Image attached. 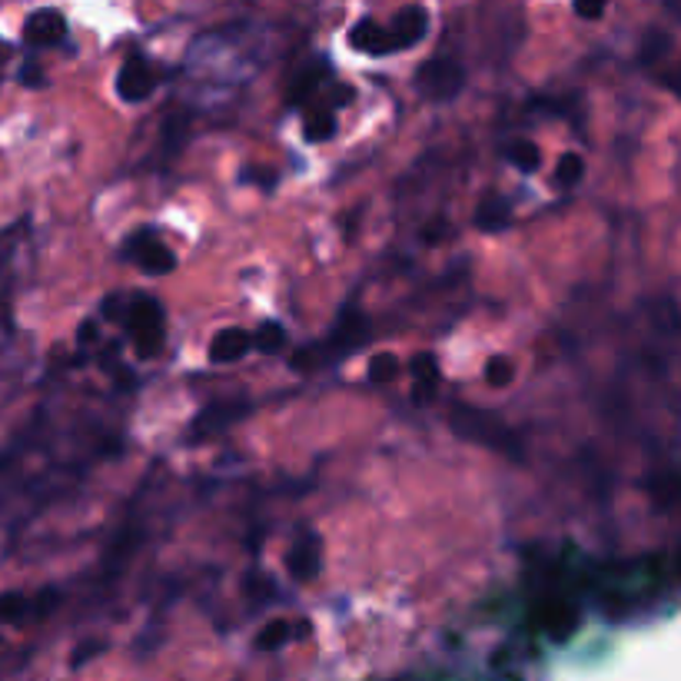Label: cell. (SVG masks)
<instances>
[{"instance_id":"obj_1","label":"cell","mask_w":681,"mask_h":681,"mask_svg":"<svg viewBox=\"0 0 681 681\" xmlns=\"http://www.w3.org/2000/svg\"><path fill=\"white\" fill-rule=\"evenodd\" d=\"M449 426L459 439H466L472 446H485L512 462H525L522 439L495 413H485V409H472V405H456L449 413Z\"/></svg>"},{"instance_id":"obj_2","label":"cell","mask_w":681,"mask_h":681,"mask_svg":"<svg viewBox=\"0 0 681 681\" xmlns=\"http://www.w3.org/2000/svg\"><path fill=\"white\" fill-rule=\"evenodd\" d=\"M366 333H369L366 316H362V313H356L353 306H346V310L339 313L336 330H333L323 343L297 349V353L290 356V366H293L297 372H316V369L330 366L333 359H343V356H349L356 346H362Z\"/></svg>"},{"instance_id":"obj_3","label":"cell","mask_w":681,"mask_h":681,"mask_svg":"<svg viewBox=\"0 0 681 681\" xmlns=\"http://www.w3.org/2000/svg\"><path fill=\"white\" fill-rule=\"evenodd\" d=\"M126 330L133 336V349L141 359H154L164 353V310L154 297L136 293L126 303Z\"/></svg>"},{"instance_id":"obj_4","label":"cell","mask_w":681,"mask_h":681,"mask_svg":"<svg viewBox=\"0 0 681 681\" xmlns=\"http://www.w3.org/2000/svg\"><path fill=\"white\" fill-rule=\"evenodd\" d=\"M416 87L426 100H453L466 87V70L456 60L436 57V60H426L416 70Z\"/></svg>"},{"instance_id":"obj_5","label":"cell","mask_w":681,"mask_h":681,"mask_svg":"<svg viewBox=\"0 0 681 681\" xmlns=\"http://www.w3.org/2000/svg\"><path fill=\"white\" fill-rule=\"evenodd\" d=\"M157 90V74L144 57H130L116 74V93L123 103H144Z\"/></svg>"},{"instance_id":"obj_6","label":"cell","mask_w":681,"mask_h":681,"mask_svg":"<svg viewBox=\"0 0 681 681\" xmlns=\"http://www.w3.org/2000/svg\"><path fill=\"white\" fill-rule=\"evenodd\" d=\"M287 569L297 582H310L323 569V542L316 532H300L293 549L287 552Z\"/></svg>"},{"instance_id":"obj_7","label":"cell","mask_w":681,"mask_h":681,"mask_svg":"<svg viewBox=\"0 0 681 681\" xmlns=\"http://www.w3.org/2000/svg\"><path fill=\"white\" fill-rule=\"evenodd\" d=\"M535 625L542 628V632H549L556 641H562L576 625H579V612L569 605V602H562V599H542V602H535Z\"/></svg>"},{"instance_id":"obj_8","label":"cell","mask_w":681,"mask_h":681,"mask_svg":"<svg viewBox=\"0 0 681 681\" xmlns=\"http://www.w3.org/2000/svg\"><path fill=\"white\" fill-rule=\"evenodd\" d=\"M426 27H429V14L426 8H416V4H409L402 11H395L392 24L386 27L395 51H405V47H416L423 37H426Z\"/></svg>"},{"instance_id":"obj_9","label":"cell","mask_w":681,"mask_h":681,"mask_svg":"<svg viewBox=\"0 0 681 681\" xmlns=\"http://www.w3.org/2000/svg\"><path fill=\"white\" fill-rule=\"evenodd\" d=\"M130 256L141 263V269L144 272H150V277H167V272H174L177 269V256H174V249L170 246H164L160 239H147V236H136L133 243H130Z\"/></svg>"},{"instance_id":"obj_10","label":"cell","mask_w":681,"mask_h":681,"mask_svg":"<svg viewBox=\"0 0 681 681\" xmlns=\"http://www.w3.org/2000/svg\"><path fill=\"white\" fill-rule=\"evenodd\" d=\"M67 34V21L60 11L54 8H44V11H34L24 24V41L31 47H51V44H60Z\"/></svg>"},{"instance_id":"obj_11","label":"cell","mask_w":681,"mask_h":681,"mask_svg":"<svg viewBox=\"0 0 681 681\" xmlns=\"http://www.w3.org/2000/svg\"><path fill=\"white\" fill-rule=\"evenodd\" d=\"M253 405L249 402H210L203 413L193 420V433L197 436H210V433H220L226 426H233L236 420L249 416Z\"/></svg>"},{"instance_id":"obj_12","label":"cell","mask_w":681,"mask_h":681,"mask_svg":"<svg viewBox=\"0 0 681 681\" xmlns=\"http://www.w3.org/2000/svg\"><path fill=\"white\" fill-rule=\"evenodd\" d=\"M349 44H353V51H362V54H369V57L395 54V44H392L389 31L379 27L376 21H359V24L349 31Z\"/></svg>"},{"instance_id":"obj_13","label":"cell","mask_w":681,"mask_h":681,"mask_svg":"<svg viewBox=\"0 0 681 681\" xmlns=\"http://www.w3.org/2000/svg\"><path fill=\"white\" fill-rule=\"evenodd\" d=\"M249 333L239 330V326H230V330H220L210 343V359L216 366H226V362H236L249 353Z\"/></svg>"},{"instance_id":"obj_14","label":"cell","mask_w":681,"mask_h":681,"mask_svg":"<svg viewBox=\"0 0 681 681\" xmlns=\"http://www.w3.org/2000/svg\"><path fill=\"white\" fill-rule=\"evenodd\" d=\"M472 220H476V226H479L482 233H499V230L509 226L512 206H509V200L489 193V197H482V203L476 206V216H472Z\"/></svg>"},{"instance_id":"obj_15","label":"cell","mask_w":681,"mask_h":681,"mask_svg":"<svg viewBox=\"0 0 681 681\" xmlns=\"http://www.w3.org/2000/svg\"><path fill=\"white\" fill-rule=\"evenodd\" d=\"M287 330L280 326V323H272V320H266V323H259L256 326V333L249 336V346H256L263 356H277V353H283L287 349Z\"/></svg>"},{"instance_id":"obj_16","label":"cell","mask_w":681,"mask_h":681,"mask_svg":"<svg viewBox=\"0 0 681 681\" xmlns=\"http://www.w3.org/2000/svg\"><path fill=\"white\" fill-rule=\"evenodd\" d=\"M326 77H330V64H326V60H320L316 67L303 70V74L297 77L293 90H290V103L297 107V103H303L306 97H313V93L320 90V83H323Z\"/></svg>"},{"instance_id":"obj_17","label":"cell","mask_w":681,"mask_h":681,"mask_svg":"<svg viewBox=\"0 0 681 681\" xmlns=\"http://www.w3.org/2000/svg\"><path fill=\"white\" fill-rule=\"evenodd\" d=\"M31 615V602L21 592H0V625H21Z\"/></svg>"},{"instance_id":"obj_18","label":"cell","mask_w":681,"mask_h":681,"mask_svg":"<svg viewBox=\"0 0 681 681\" xmlns=\"http://www.w3.org/2000/svg\"><path fill=\"white\" fill-rule=\"evenodd\" d=\"M290 638H293L290 622H287V618H277V622H269V625L256 635V648H259V651H277V648H283Z\"/></svg>"},{"instance_id":"obj_19","label":"cell","mask_w":681,"mask_h":681,"mask_svg":"<svg viewBox=\"0 0 681 681\" xmlns=\"http://www.w3.org/2000/svg\"><path fill=\"white\" fill-rule=\"evenodd\" d=\"M303 136H306L310 144H326L330 136H336V116H333L330 110H316V113L306 120Z\"/></svg>"},{"instance_id":"obj_20","label":"cell","mask_w":681,"mask_h":681,"mask_svg":"<svg viewBox=\"0 0 681 681\" xmlns=\"http://www.w3.org/2000/svg\"><path fill=\"white\" fill-rule=\"evenodd\" d=\"M509 160H512L515 170H522V174H535V170L542 167V150H538V144H532V141H518V144H512Z\"/></svg>"},{"instance_id":"obj_21","label":"cell","mask_w":681,"mask_h":681,"mask_svg":"<svg viewBox=\"0 0 681 681\" xmlns=\"http://www.w3.org/2000/svg\"><path fill=\"white\" fill-rule=\"evenodd\" d=\"M582 177H585V160L579 154H562V160L556 167V183L569 190V187H579Z\"/></svg>"},{"instance_id":"obj_22","label":"cell","mask_w":681,"mask_h":681,"mask_svg":"<svg viewBox=\"0 0 681 681\" xmlns=\"http://www.w3.org/2000/svg\"><path fill=\"white\" fill-rule=\"evenodd\" d=\"M671 44H674L671 34L651 27V31L645 34V41H641V51H638V54H641V64H655V60H661V57L671 51Z\"/></svg>"},{"instance_id":"obj_23","label":"cell","mask_w":681,"mask_h":681,"mask_svg":"<svg viewBox=\"0 0 681 681\" xmlns=\"http://www.w3.org/2000/svg\"><path fill=\"white\" fill-rule=\"evenodd\" d=\"M512 379H515V362L509 356H492L485 362V382L489 386L505 389V386H512Z\"/></svg>"},{"instance_id":"obj_24","label":"cell","mask_w":681,"mask_h":681,"mask_svg":"<svg viewBox=\"0 0 681 681\" xmlns=\"http://www.w3.org/2000/svg\"><path fill=\"white\" fill-rule=\"evenodd\" d=\"M399 376V359L392 353H376L369 359V382L382 386V382H392Z\"/></svg>"},{"instance_id":"obj_25","label":"cell","mask_w":681,"mask_h":681,"mask_svg":"<svg viewBox=\"0 0 681 681\" xmlns=\"http://www.w3.org/2000/svg\"><path fill=\"white\" fill-rule=\"evenodd\" d=\"M413 376H416V382L420 386H439V362H436V356L433 353H416L413 356Z\"/></svg>"},{"instance_id":"obj_26","label":"cell","mask_w":681,"mask_h":681,"mask_svg":"<svg viewBox=\"0 0 681 681\" xmlns=\"http://www.w3.org/2000/svg\"><path fill=\"white\" fill-rule=\"evenodd\" d=\"M100 320L107 323H123L126 320V300L123 293H107L103 303H100Z\"/></svg>"},{"instance_id":"obj_27","label":"cell","mask_w":681,"mask_h":681,"mask_svg":"<svg viewBox=\"0 0 681 681\" xmlns=\"http://www.w3.org/2000/svg\"><path fill=\"white\" fill-rule=\"evenodd\" d=\"M57 605H60V592H57V589H44V592L31 602V615H34V618H47V615H54Z\"/></svg>"},{"instance_id":"obj_28","label":"cell","mask_w":681,"mask_h":681,"mask_svg":"<svg viewBox=\"0 0 681 681\" xmlns=\"http://www.w3.org/2000/svg\"><path fill=\"white\" fill-rule=\"evenodd\" d=\"M107 651V645L103 641H80L77 648H74V655H70V668H83L90 658H97V655H103Z\"/></svg>"},{"instance_id":"obj_29","label":"cell","mask_w":681,"mask_h":681,"mask_svg":"<svg viewBox=\"0 0 681 681\" xmlns=\"http://www.w3.org/2000/svg\"><path fill=\"white\" fill-rule=\"evenodd\" d=\"M120 349H123L120 343H107L103 353H100V366H103L107 372H113V376L120 372Z\"/></svg>"},{"instance_id":"obj_30","label":"cell","mask_w":681,"mask_h":681,"mask_svg":"<svg viewBox=\"0 0 681 681\" xmlns=\"http://www.w3.org/2000/svg\"><path fill=\"white\" fill-rule=\"evenodd\" d=\"M21 83L31 87V90H41V87L47 83V77H44V70H41L37 64H27V67L21 70Z\"/></svg>"},{"instance_id":"obj_31","label":"cell","mask_w":681,"mask_h":681,"mask_svg":"<svg viewBox=\"0 0 681 681\" xmlns=\"http://www.w3.org/2000/svg\"><path fill=\"white\" fill-rule=\"evenodd\" d=\"M100 339V330H97V320H83L77 326V346H93Z\"/></svg>"},{"instance_id":"obj_32","label":"cell","mask_w":681,"mask_h":681,"mask_svg":"<svg viewBox=\"0 0 681 681\" xmlns=\"http://www.w3.org/2000/svg\"><path fill=\"white\" fill-rule=\"evenodd\" d=\"M576 18H582V21H602V18H605V4H589V0H579V4H576Z\"/></svg>"},{"instance_id":"obj_33","label":"cell","mask_w":681,"mask_h":681,"mask_svg":"<svg viewBox=\"0 0 681 681\" xmlns=\"http://www.w3.org/2000/svg\"><path fill=\"white\" fill-rule=\"evenodd\" d=\"M243 180H259L263 183V190H272V183H277V174H272V170H246L243 174Z\"/></svg>"},{"instance_id":"obj_34","label":"cell","mask_w":681,"mask_h":681,"mask_svg":"<svg viewBox=\"0 0 681 681\" xmlns=\"http://www.w3.org/2000/svg\"><path fill=\"white\" fill-rule=\"evenodd\" d=\"M443 233H449V223H446V220H436L433 226H426L423 239H426V243L433 246V243H439V236H443Z\"/></svg>"},{"instance_id":"obj_35","label":"cell","mask_w":681,"mask_h":681,"mask_svg":"<svg viewBox=\"0 0 681 681\" xmlns=\"http://www.w3.org/2000/svg\"><path fill=\"white\" fill-rule=\"evenodd\" d=\"M433 395H436V389H433V386H420V382L413 386V402H416V405H429V402H433Z\"/></svg>"},{"instance_id":"obj_36","label":"cell","mask_w":681,"mask_h":681,"mask_svg":"<svg viewBox=\"0 0 681 681\" xmlns=\"http://www.w3.org/2000/svg\"><path fill=\"white\" fill-rule=\"evenodd\" d=\"M310 632H313V628H310V622H300V625H297V638H306Z\"/></svg>"}]
</instances>
